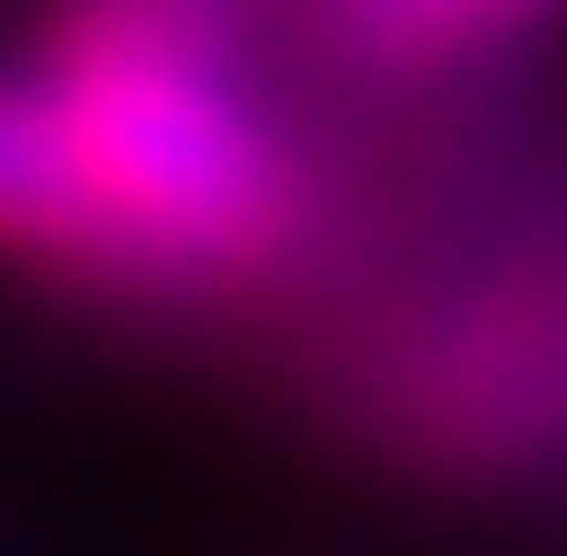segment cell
I'll return each instance as SVG.
<instances>
[{
	"mask_svg": "<svg viewBox=\"0 0 567 556\" xmlns=\"http://www.w3.org/2000/svg\"><path fill=\"white\" fill-rule=\"evenodd\" d=\"M34 90L68 145L90 290L212 301L312 245L323 178L256 79L245 0H56Z\"/></svg>",
	"mask_w": 567,
	"mask_h": 556,
	"instance_id": "cell-1",
	"label": "cell"
}]
</instances>
